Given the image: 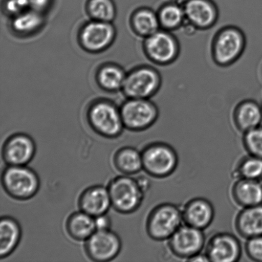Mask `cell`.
Listing matches in <instances>:
<instances>
[{
  "label": "cell",
  "instance_id": "1",
  "mask_svg": "<svg viewBox=\"0 0 262 262\" xmlns=\"http://www.w3.org/2000/svg\"><path fill=\"white\" fill-rule=\"evenodd\" d=\"M247 45L244 31L235 25L224 26L215 32L210 45V56L215 66L227 68L242 57Z\"/></svg>",
  "mask_w": 262,
  "mask_h": 262
},
{
  "label": "cell",
  "instance_id": "2",
  "mask_svg": "<svg viewBox=\"0 0 262 262\" xmlns=\"http://www.w3.org/2000/svg\"><path fill=\"white\" fill-rule=\"evenodd\" d=\"M87 122L97 135L105 138L119 137L124 129L120 108L106 99H98L90 105Z\"/></svg>",
  "mask_w": 262,
  "mask_h": 262
},
{
  "label": "cell",
  "instance_id": "3",
  "mask_svg": "<svg viewBox=\"0 0 262 262\" xmlns=\"http://www.w3.org/2000/svg\"><path fill=\"white\" fill-rule=\"evenodd\" d=\"M143 169L155 179H165L176 171L179 156L173 146L163 141L149 143L141 151Z\"/></svg>",
  "mask_w": 262,
  "mask_h": 262
},
{
  "label": "cell",
  "instance_id": "4",
  "mask_svg": "<svg viewBox=\"0 0 262 262\" xmlns=\"http://www.w3.org/2000/svg\"><path fill=\"white\" fill-rule=\"evenodd\" d=\"M183 222L182 207L173 203H162L151 210L146 222L149 237L156 241H168Z\"/></svg>",
  "mask_w": 262,
  "mask_h": 262
},
{
  "label": "cell",
  "instance_id": "5",
  "mask_svg": "<svg viewBox=\"0 0 262 262\" xmlns=\"http://www.w3.org/2000/svg\"><path fill=\"white\" fill-rule=\"evenodd\" d=\"M163 78L154 67L141 65L127 73L122 91L127 99H151L158 93Z\"/></svg>",
  "mask_w": 262,
  "mask_h": 262
},
{
  "label": "cell",
  "instance_id": "6",
  "mask_svg": "<svg viewBox=\"0 0 262 262\" xmlns=\"http://www.w3.org/2000/svg\"><path fill=\"white\" fill-rule=\"evenodd\" d=\"M2 184L10 197L20 201L32 199L40 187L37 174L27 166H7L2 172Z\"/></svg>",
  "mask_w": 262,
  "mask_h": 262
},
{
  "label": "cell",
  "instance_id": "7",
  "mask_svg": "<svg viewBox=\"0 0 262 262\" xmlns=\"http://www.w3.org/2000/svg\"><path fill=\"white\" fill-rule=\"evenodd\" d=\"M144 55L151 63L159 67L171 65L178 60L181 48L173 32L160 29L143 41Z\"/></svg>",
  "mask_w": 262,
  "mask_h": 262
},
{
  "label": "cell",
  "instance_id": "8",
  "mask_svg": "<svg viewBox=\"0 0 262 262\" xmlns=\"http://www.w3.org/2000/svg\"><path fill=\"white\" fill-rule=\"evenodd\" d=\"M107 189L112 206L117 212L123 214H132L138 210L145 194L137 179L126 174L112 180Z\"/></svg>",
  "mask_w": 262,
  "mask_h": 262
},
{
  "label": "cell",
  "instance_id": "9",
  "mask_svg": "<svg viewBox=\"0 0 262 262\" xmlns=\"http://www.w3.org/2000/svg\"><path fill=\"white\" fill-rule=\"evenodd\" d=\"M125 129L141 132L153 126L159 117V109L151 99H127L120 107Z\"/></svg>",
  "mask_w": 262,
  "mask_h": 262
},
{
  "label": "cell",
  "instance_id": "10",
  "mask_svg": "<svg viewBox=\"0 0 262 262\" xmlns=\"http://www.w3.org/2000/svg\"><path fill=\"white\" fill-rule=\"evenodd\" d=\"M116 28L112 23L91 20L79 30V45L87 53L97 54L108 49L116 38Z\"/></svg>",
  "mask_w": 262,
  "mask_h": 262
},
{
  "label": "cell",
  "instance_id": "11",
  "mask_svg": "<svg viewBox=\"0 0 262 262\" xmlns=\"http://www.w3.org/2000/svg\"><path fill=\"white\" fill-rule=\"evenodd\" d=\"M206 245L204 230L185 224L168 240V247L176 258L188 261L202 252Z\"/></svg>",
  "mask_w": 262,
  "mask_h": 262
},
{
  "label": "cell",
  "instance_id": "12",
  "mask_svg": "<svg viewBox=\"0 0 262 262\" xmlns=\"http://www.w3.org/2000/svg\"><path fill=\"white\" fill-rule=\"evenodd\" d=\"M182 4L186 15L185 25L195 32L209 30L217 24L220 10L213 0H184Z\"/></svg>",
  "mask_w": 262,
  "mask_h": 262
},
{
  "label": "cell",
  "instance_id": "13",
  "mask_svg": "<svg viewBox=\"0 0 262 262\" xmlns=\"http://www.w3.org/2000/svg\"><path fill=\"white\" fill-rule=\"evenodd\" d=\"M119 236L110 230H96L86 241L84 249L92 261L106 262L114 260L121 251Z\"/></svg>",
  "mask_w": 262,
  "mask_h": 262
},
{
  "label": "cell",
  "instance_id": "14",
  "mask_svg": "<svg viewBox=\"0 0 262 262\" xmlns=\"http://www.w3.org/2000/svg\"><path fill=\"white\" fill-rule=\"evenodd\" d=\"M205 253L209 261L236 262L239 261L242 256V246L232 233L220 232L208 241Z\"/></svg>",
  "mask_w": 262,
  "mask_h": 262
},
{
  "label": "cell",
  "instance_id": "15",
  "mask_svg": "<svg viewBox=\"0 0 262 262\" xmlns=\"http://www.w3.org/2000/svg\"><path fill=\"white\" fill-rule=\"evenodd\" d=\"M36 153L35 141L25 133L14 134L3 145V160L7 166H27Z\"/></svg>",
  "mask_w": 262,
  "mask_h": 262
},
{
  "label": "cell",
  "instance_id": "16",
  "mask_svg": "<svg viewBox=\"0 0 262 262\" xmlns=\"http://www.w3.org/2000/svg\"><path fill=\"white\" fill-rule=\"evenodd\" d=\"M182 212L185 224L202 230L212 224L215 216L212 203L202 197L189 200L182 207Z\"/></svg>",
  "mask_w": 262,
  "mask_h": 262
},
{
  "label": "cell",
  "instance_id": "17",
  "mask_svg": "<svg viewBox=\"0 0 262 262\" xmlns=\"http://www.w3.org/2000/svg\"><path fill=\"white\" fill-rule=\"evenodd\" d=\"M232 118L238 132H248L261 125L262 105L254 99H243L235 105Z\"/></svg>",
  "mask_w": 262,
  "mask_h": 262
},
{
  "label": "cell",
  "instance_id": "18",
  "mask_svg": "<svg viewBox=\"0 0 262 262\" xmlns=\"http://www.w3.org/2000/svg\"><path fill=\"white\" fill-rule=\"evenodd\" d=\"M78 204L81 211L92 217L107 214L112 206L108 189L102 186L89 187L82 192Z\"/></svg>",
  "mask_w": 262,
  "mask_h": 262
},
{
  "label": "cell",
  "instance_id": "19",
  "mask_svg": "<svg viewBox=\"0 0 262 262\" xmlns=\"http://www.w3.org/2000/svg\"><path fill=\"white\" fill-rule=\"evenodd\" d=\"M231 195L235 204L243 208L262 204V179H235Z\"/></svg>",
  "mask_w": 262,
  "mask_h": 262
},
{
  "label": "cell",
  "instance_id": "20",
  "mask_svg": "<svg viewBox=\"0 0 262 262\" xmlns=\"http://www.w3.org/2000/svg\"><path fill=\"white\" fill-rule=\"evenodd\" d=\"M235 228L246 239L262 236V204L243 208L235 217Z\"/></svg>",
  "mask_w": 262,
  "mask_h": 262
},
{
  "label": "cell",
  "instance_id": "21",
  "mask_svg": "<svg viewBox=\"0 0 262 262\" xmlns=\"http://www.w3.org/2000/svg\"><path fill=\"white\" fill-rule=\"evenodd\" d=\"M129 24L133 32L143 39L161 29L157 11L147 7H141L134 10L130 17Z\"/></svg>",
  "mask_w": 262,
  "mask_h": 262
},
{
  "label": "cell",
  "instance_id": "22",
  "mask_svg": "<svg viewBox=\"0 0 262 262\" xmlns=\"http://www.w3.org/2000/svg\"><path fill=\"white\" fill-rule=\"evenodd\" d=\"M45 24L43 13L31 9L11 17L10 29L20 37H28L35 34Z\"/></svg>",
  "mask_w": 262,
  "mask_h": 262
},
{
  "label": "cell",
  "instance_id": "23",
  "mask_svg": "<svg viewBox=\"0 0 262 262\" xmlns=\"http://www.w3.org/2000/svg\"><path fill=\"white\" fill-rule=\"evenodd\" d=\"M161 29L174 32L186 24V15L182 3L177 0L164 3L156 10Z\"/></svg>",
  "mask_w": 262,
  "mask_h": 262
},
{
  "label": "cell",
  "instance_id": "24",
  "mask_svg": "<svg viewBox=\"0 0 262 262\" xmlns=\"http://www.w3.org/2000/svg\"><path fill=\"white\" fill-rule=\"evenodd\" d=\"M19 223L12 217L3 216L0 221V257L4 259L14 252L21 238Z\"/></svg>",
  "mask_w": 262,
  "mask_h": 262
},
{
  "label": "cell",
  "instance_id": "25",
  "mask_svg": "<svg viewBox=\"0 0 262 262\" xmlns=\"http://www.w3.org/2000/svg\"><path fill=\"white\" fill-rule=\"evenodd\" d=\"M127 73L117 64L104 63L97 71L96 79L102 91L116 92L122 91Z\"/></svg>",
  "mask_w": 262,
  "mask_h": 262
},
{
  "label": "cell",
  "instance_id": "26",
  "mask_svg": "<svg viewBox=\"0 0 262 262\" xmlns=\"http://www.w3.org/2000/svg\"><path fill=\"white\" fill-rule=\"evenodd\" d=\"M66 230L72 238L78 241H86L97 230L94 217L81 210L68 217Z\"/></svg>",
  "mask_w": 262,
  "mask_h": 262
},
{
  "label": "cell",
  "instance_id": "27",
  "mask_svg": "<svg viewBox=\"0 0 262 262\" xmlns=\"http://www.w3.org/2000/svg\"><path fill=\"white\" fill-rule=\"evenodd\" d=\"M114 163L118 171L126 176L137 174L143 169L141 152L130 146L119 149L115 154Z\"/></svg>",
  "mask_w": 262,
  "mask_h": 262
},
{
  "label": "cell",
  "instance_id": "28",
  "mask_svg": "<svg viewBox=\"0 0 262 262\" xmlns=\"http://www.w3.org/2000/svg\"><path fill=\"white\" fill-rule=\"evenodd\" d=\"M85 7L91 20L112 23L116 17V6L113 0H88Z\"/></svg>",
  "mask_w": 262,
  "mask_h": 262
},
{
  "label": "cell",
  "instance_id": "29",
  "mask_svg": "<svg viewBox=\"0 0 262 262\" xmlns=\"http://www.w3.org/2000/svg\"><path fill=\"white\" fill-rule=\"evenodd\" d=\"M233 176L235 179H261L262 159L250 154L243 157L236 165Z\"/></svg>",
  "mask_w": 262,
  "mask_h": 262
},
{
  "label": "cell",
  "instance_id": "30",
  "mask_svg": "<svg viewBox=\"0 0 262 262\" xmlns=\"http://www.w3.org/2000/svg\"><path fill=\"white\" fill-rule=\"evenodd\" d=\"M243 143L248 154L262 159V125L244 133Z\"/></svg>",
  "mask_w": 262,
  "mask_h": 262
},
{
  "label": "cell",
  "instance_id": "31",
  "mask_svg": "<svg viewBox=\"0 0 262 262\" xmlns=\"http://www.w3.org/2000/svg\"><path fill=\"white\" fill-rule=\"evenodd\" d=\"M245 251L250 260L262 262V236L246 239Z\"/></svg>",
  "mask_w": 262,
  "mask_h": 262
},
{
  "label": "cell",
  "instance_id": "32",
  "mask_svg": "<svg viewBox=\"0 0 262 262\" xmlns=\"http://www.w3.org/2000/svg\"><path fill=\"white\" fill-rule=\"evenodd\" d=\"M4 8L5 14L12 17L30 9V0H6Z\"/></svg>",
  "mask_w": 262,
  "mask_h": 262
},
{
  "label": "cell",
  "instance_id": "33",
  "mask_svg": "<svg viewBox=\"0 0 262 262\" xmlns=\"http://www.w3.org/2000/svg\"><path fill=\"white\" fill-rule=\"evenodd\" d=\"M97 230H110L112 225L111 218L106 214L94 217Z\"/></svg>",
  "mask_w": 262,
  "mask_h": 262
},
{
  "label": "cell",
  "instance_id": "34",
  "mask_svg": "<svg viewBox=\"0 0 262 262\" xmlns=\"http://www.w3.org/2000/svg\"><path fill=\"white\" fill-rule=\"evenodd\" d=\"M51 2V0H30V8L43 13L50 7Z\"/></svg>",
  "mask_w": 262,
  "mask_h": 262
},
{
  "label": "cell",
  "instance_id": "35",
  "mask_svg": "<svg viewBox=\"0 0 262 262\" xmlns=\"http://www.w3.org/2000/svg\"><path fill=\"white\" fill-rule=\"evenodd\" d=\"M137 179L138 182L141 188L143 189V191L145 192L148 191L149 187H150V184H149V180L146 179V177H140Z\"/></svg>",
  "mask_w": 262,
  "mask_h": 262
},
{
  "label": "cell",
  "instance_id": "36",
  "mask_svg": "<svg viewBox=\"0 0 262 262\" xmlns=\"http://www.w3.org/2000/svg\"><path fill=\"white\" fill-rule=\"evenodd\" d=\"M187 261H209V259H208L207 256L205 255V253H200L198 254L197 255L193 256V257L189 259V260Z\"/></svg>",
  "mask_w": 262,
  "mask_h": 262
},
{
  "label": "cell",
  "instance_id": "37",
  "mask_svg": "<svg viewBox=\"0 0 262 262\" xmlns=\"http://www.w3.org/2000/svg\"><path fill=\"white\" fill-rule=\"evenodd\" d=\"M261 105H262V104H261Z\"/></svg>",
  "mask_w": 262,
  "mask_h": 262
}]
</instances>
